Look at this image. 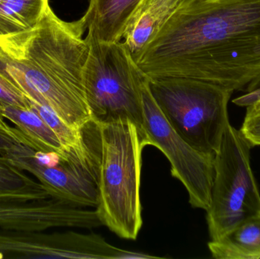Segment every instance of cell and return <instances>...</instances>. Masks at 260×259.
I'll return each mask as SVG.
<instances>
[{
  "label": "cell",
  "mask_w": 260,
  "mask_h": 259,
  "mask_svg": "<svg viewBox=\"0 0 260 259\" xmlns=\"http://www.w3.org/2000/svg\"><path fill=\"white\" fill-rule=\"evenodd\" d=\"M247 93L260 84V0H183L136 63Z\"/></svg>",
  "instance_id": "cell-1"
},
{
  "label": "cell",
  "mask_w": 260,
  "mask_h": 259,
  "mask_svg": "<svg viewBox=\"0 0 260 259\" xmlns=\"http://www.w3.org/2000/svg\"><path fill=\"white\" fill-rule=\"evenodd\" d=\"M84 33L77 21H62L48 3L35 27L0 36V75L76 130L92 121L84 87L90 50Z\"/></svg>",
  "instance_id": "cell-2"
},
{
  "label": "cell",
  "mask_w": 260,
  "mask_h": 259,
  "mask_svg": "<svg viewBox=\"0 0 260 259\" xmlns=\"http://www.w3.org/2000/svg\"><path fill=\"white\" fill-rule=\"evenodd\" d=\"M94 125L97 144L94 149L86 142L95 171L96 212L102 225L116 235L136 240L143 223L141 172L146 138L129 120Z\"/></svg>",
  "instance_id": "cell-3"
},
{
  "label": "cell",
  "mask_w": 260,
  "mask_h": 259,
  "mask_svg": "<svg viewBox=\"0 0 260 259\" xmlns=\"http://www.w3.org/2000/svg\"><path fill=\"white\" fill-rule=\"evenodd\" d=\"M150 91L173 129L194 149L215 156L230 123L233 91L186 78L148 79Z\"/></svg>",
  "instance_id": "cell-4"
},
{
  "label": "cell",
  "mask_w": 260,
  "mask_h": 259,
  "mask_svg": "<svg viewBox=\"0 0 260 259\" xmlns=\"http://www.w3.org/2000/svg\"><path fill=\"white\" fill-rule=\"evenodd\" d=\"M86 38L90 50L84 87L91 122L129 120L142 131V71L123 42L105 44L88 33Z\"/></svg>",
  "instance_id": "cell-5"
},
{
  "label": "cell",
  "mask_w": 260,
  "mask_h": 259,
  "mask_svg": "<svg viewBox=\"0 0 260 259\" xmlns=\"http://www.w3.org/2000/svg\"><path fill=\"white\" fill-rule=\"evenodd\" d=\"M253 147L241 130L228 124L214 160L215 177L206 220L211 240L260 212V193L250 164Z\"/></svg>",
  "instance_id": "cell-6"
},
{
  "label": "cell",
  "mask_w": 260,
  "mask_h": 259,
  "mask_svg": "<svg viewBox=\"0 0 260 259\" xmlns=\"http://www.w3.org/2000/svg\"><path fill=\"white\" fill-rule=\"evenodd\" d=\"M140 90L142 131L148 145L157 147L168 158L171 175L186 188L191 206L207 211L215 177V156L196 150L173 129L156 103L150 91L148 78L142 71Z\"/></svg>",
  "instance_id": "cell-7"
},
{
  "label": "cell",
  "mask_w": 260,
  "mask_h": 259,
  "mask_svg": "<svg viewBox=\"0 0 260 259\" xmlns=\"http://www.w3.org/2000/svg\"><path fill=\"white\" fill-rule=\"evenodd\" d=\"M3 156L15 167L35 176L50 198L81 208H97L95 171L90 152L70 151L63 158L56 153L38 152L16 143Z\"/></svg>",
  "instance_id": "cell-8"
},
{
  "label": "cell",
  "mask_w": 260,
  "mask_h": 259,
  "mask_svg": "<svg viewBox=\"0 0 260 259\" xmlns=\"http://www.w3.org/2000/svg\"><path fill=\"white\" fill-rule=\"evenodd\" d=\"M94 242L91 234L40 231H0V258H91Z\"/></svg>",
  "instance_id": "cell-9"
},
{
  "label": "cell",
  "mask_w": 260,
  "mask_h": 259,
  "mask_svg": "<svg viewBox=\"0 0 260 259\" xmlns=\"http://www.w3.org/2000/svg\"><path fill=\"white\" fill-rule=\"evenodd\" d=\"M145 0H90L79 27L105 44L120 42L135 14Z\"/></svg>",
  "instance_id": "cell-10"
},
{
  "label": "cell",
  "mask_w": 260,
  "mask_h": 259,
  "mask_svg": "<svg viewBox=\"0 0 260 259\" xmlns=\"http://www.w3.org/2000/svg\"><path fill=\"white\" fill-rule=\"evenodd\" d=\"M183 0H145L123 36V44L137 63L148 44L158 34Z\"/></svg>",
  "instance_id": "cell-11"
},
{
  "label": "cell",
  "mask_w": 260,
  "mask_h": 259,
  "mask_svg": "<svg viewBox=\"0 0 260 259\" xmlns=\"http://www.w3.org/2000/svg\"><path fill=\"white\" fill-rule=\"evenodd\" d=\"M0 113L4 118L16 126L13 132L18 142L38 152L56 153L67 158V151L51 128L30 108L0 104Z\"/></svg>",
  "instance_id": "cell-12"
},
{
  "label": "cell",
  "mask_w": 260,
  "mask_h": 259,
  "mask_svg": "<svg viewBox=\"0 0 260 259\" xmlns=\"http://www.w3.org/2000/svg\"><path fill=\"white\" fill-rule=\"evenodd\" d=\"M208 247L216 259H260V212L238 224Z\"/></svg>",
  "instance_id": "cell-13"
},
{
  "label": "cell",
  "mask_w": 260,
  "mask_h": 259,
  "mask_svg": "<svg viewBox=\"0 0 260 259\" xmlns=\"http://www.w3.org/2000/svg\"><path fill=\"white\" fill-rule=\"evenodd\" d=\"M25 173L6 157L0 156V201L28 202L50 198L44 186Z\"/></svg>",
  "instance_id": "cell-14"
},
{
  "label": "cell",
  "mask_w": 260,
  "mask_h": 259,
  "mask_svg": "<svg viewBox=\"0 0 260 259\" xmlns=\"http://www.w3.org/2000/svg\"><path fill=\"white\" fill-rule=\"evenodd\" d=\"M49 0H0V36L35 27Z\"/></svg>",
  "instance_id": "cell-15"
},
{
  "label": "cell",
  "mask_w": 260,
  "mask_h": 259,
  "mask_svg": "<svg viewBox=\"0 0 260 259\" xmlns=\"http://www.w3.org/2000/svg\"><path fill=\"white\" fill-rule=\"evenodd\" d=\"M240 130L253 147L260 146V99L247 106L244 123Z\"/></svg>",
  "instance_id": "cell-16"
},
{
  "label": "cell",
  "mask_w": 260,
  "mask_h": 259,
  "mask_svg": "<svg viewBox=\"0 0 260 259\" xmlns=\"http://www.w3.org/2000/svg\"><path fill=\"white\" fill-rule=\"evenodd\" d=\"M0 104L30 108V100L1 75H0Z\"/></svg>",
  "instance_id": "cell-17"
},
{
  "label": "cell",
  "mask_w": 260,
  "mask_h": 259,
  "mask_svg": "<svg viewBox=\"0 0 260 259\" xmlns=\"http://www.w3.org/2000/svg\"><path fill=\"white\" fill-rule=\"evenodd\" d=\"M260 99V84L254 89L249 92L244 93L243 95L240 96L238 98L234 99L233 103L239 106H250L252 103Z\"/></svg>",
  "instance_id": "cell-18"
},
{
  "label": "cell",
  "mask_w": 260,
  "mask_h": 259,
  "mask_svg": "<svg viewBox=\"0 0 260 259\" xmlns=\"http://www.w3.org/2000/svg\"><path fill=\"white\" fill-rule=\"evenodd\" d=\"M16 143L19 142L14 135L0 128V155H5Z\"/></svg>",
  "instance_id": "cell-19"
},
{
  "label": "cell",
  "mask_w": 260,
  "mask_h": 259,
  "mask_svg": "<svg viewBox=\"0 0 260 259\" xmlns=\"http://www.w3.org/2000/svg\"><path fill=\"white\" fill-rule=\"evenodd\" d=\"M0 128L4 129L5 131L9 132V133L12 134V135H14V136L15 137V138H16V136H15V135L13 132V127H10V126L6 123V122L4 120V117L2 116L1 113H0Z\"/></svg>",
  "instance_id": "cell-20"
}]
</instances>
